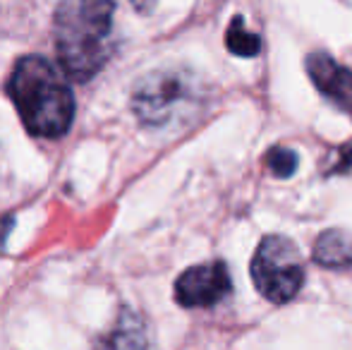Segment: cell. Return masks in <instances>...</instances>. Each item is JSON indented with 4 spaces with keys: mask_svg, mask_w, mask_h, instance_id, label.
Listing matches in <instances>:
<instances>
[{
    "mask_svg": "<svg viewBox=\"0 0 352 350\" xmlns=\"http://www.w3.org/2000/svg\"><path fill=\"white\" fill-rule=\"evenodd\" d=\"M113 0H63L56 10V53L65 77L89 82L113 53Z\"/></svg>",
    "mask_w": 352,
    "mask_h": 350,
    "instance_id": "1",
    "label": "cell"
},
{
    "mask_svg": "<svg viewBox=\"0 0 352 350\" xmlns=\"http://www.w3.org/2000/svg\"><path fill=\"white\" fill-rule=\"evenodd\" d=\"M8 94L29 135L58 140L74 120V96L65 77L43 56L17 61L8 82Z\"/></svg>",
    "mask_w": 352,
    "mask_h": 350,
    "instance_id": "2",
    "label": "cell"
},
{
    "mask_svg": "<svg viewBox=\"0 0 352 350\" xmlns=\"http://www.w3.org/2000/svg\"><path fill=\"white\" fill-rule=\"evenodd\" d=\"M206 101L204 85L190 70L163 67L137 80L130 106L148 130H168L192 122Z\"/></svg>",
    "mask_w": 352,
    "mask_h": 350,
    "instance_id": "3",
    "label": "cell"
},
{
    "mask_svg": "<svg viewBox=\"0 0 352 350\" xmlns=\"http://www.w3.org/2000/svg\"><path fill=\"white\" fill-rule=\"evenodd\" d=\"M252 281L269 303H290L305 285V264L295 243L283 235H266L252 259Z\"/></svg>",
    "mask_w": 352,
    "mask_h": 350,
    "instance_id": "4",
    "label": "cell"
},
{
    "mask_svg": "<svg viewBox=\"0 0 352 350\" xmlns=\"http://www.w3.org/2000/svg\"><path fill=\"white\" fill-rule=\"evenodd\" d=\"M232 290L230 271L223 262L190 266L175 281V300L182 307H213Z\"/></svg>",
    "mask_w": 352,
    "mask_h": 350,
    "instance_id": "5",
    "label": "cell"
},
{
    "mask_svg": "<svg viewBox=\"0 0 352 350\" xmlns=\"http://www.w3.org/2000/svg\"><path fill=\"white\" fill-rule=\"evenodd\" d=\"M305 67H307V75H309L311 85L319 89V94H324L333 106H338L352 120V70L350 67L340 65L329 53H321V51L309 53Z\"/></svg>",
    "mask_w": 352,
    "mask_h": 350,
    "instance_id": "6",
    "label": "cell"
},
{
    "mask_svg": "<svg viewBox=\"0 0 352 350\" xmlns=\"http://www.w3.org/2000/svg\"><path fill=\"white\" fill-rule=\"evenodd\" d=\"M94 350H151V331L142 314L122 309L113 327L96 338Z\"/></svg>",
    "mask_w": 352,
    "mask_h": 350,
    "instance_id": "7",
    "label": "cell"
},
{
    "mask_svg": "<svg viewBox=\"0 0 352 350\" xmlns=\"http://www.w3.org/2000/svg\"><path fill=\"white\" fill-rule=\"evenodd\" d=\"M311 257L326 269H350L352 266V235L348 230H324L314 240Z\"/></svg>",
    "mask_w": 352,
    "mask_h": 350,
    "instance_id": "8",
    "label": "cell"
},
{
    "mask_svg": "<svg viewBox=\"0 0 352 350\" xmlns=\"http://www.w3.org/2000/svg\"><path fill=\"white\" fill-rule=\"evenodd\" d=\"M226 46L232 56H240V58H254L256 53L261 51V39L256 36L254 32L245 27V19L235 17L228 27L226 34Z\"/></svg>",
    "mask_w": 352,
    "mask_h": 350,
    "instance_id": "9",
    "label": "cell"
},
{
    "mask_svg": "<svg viewBox=\"0 0 352 350\" xmlns=\"http://www.w3.org/2000/svg\"><path fill=\"white\" fill-rule=\"evenodd\" d=\"M266 168L276 177H290L297 171V154L287 146H274L266 154Z\"/></svg>",
    "mask_w": 352,
    "mask_h": 350,
    "instance_id": "10",
    "label": "cell"
},
{
    "mask_svg": "<svg viewBox=\"0 0 352 350\" xmlns=\"http://www.w3.org/2000/svg\"><path fill=\"white\" fill-rule=\"evenodd\" d=\"M14 226V216H3L0 219V250H5V243H8V235Z\"/></svg>",
    "mask_w": 352,
    "mask_h": 350,
    "instance_id": "11",
    "label": "cell"
},
{
    "mask_svg": "<svg viewBox=\"0 0 352 350\" xmlns=\"http://www.w3.org/2000/svg\"><path fill=\"white\" fill-rule=\"evenodd\" d=\"M132 5H135L137 12L146 14V12H151V10L156 8V0H132Z\"/></svg>",
    "mask_w": 352,
    "mask_h": 350,
    "instance_id": "12",
    "label": "cell"
}]
</instances>
